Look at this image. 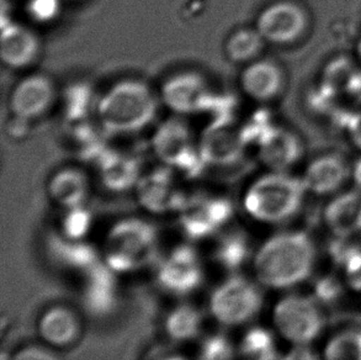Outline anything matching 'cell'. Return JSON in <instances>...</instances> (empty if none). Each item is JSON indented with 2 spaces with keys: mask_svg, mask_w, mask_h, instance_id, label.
<instances>
[{
  "mask_svg": "<svg viewBox=\"0 0 361 360\" xmlns=\"http://www.w3.org/2000/svg\"><path fill=\"white\" fill-rule=\"evenodd\" d=\"M306 193L301 178L288 172L269 171L249 185L243 196V208L250 217L260 222H281L301 209Z\"/></svg>",
  "mask_w": 361,
  "mask_h": 360,
  "instance_id": "obj_3",
  "label": "cell"
},
{
  "mask_svg": "<svg viewBox=\"0 0 361 360\" xmlns=\"http://www.w3.org/2000/svg\"><path fill=\"white\" fill-rule=\"evenodd\" d=\"M99 125L109 135H131L146 128L157 114L151 88L136 79L114 84L97 102Z\"/></svg>",
  "mask_w": 361,
  "mask_h": 360,
  "instance_id": "obj_2",
  "label": "cell"
},
{
  "mask_svg": "<svg viewBox=\"0 0 361 360\" xmlns=\"http://www.w3.org/2000/svg\"><path fill=\"white\" fill-rule=\"evenodd\" d=\"M158 284L171 294L184 296L200 287L204 272L195 249L179 246L161 260L157 270Z\"/></svg>",
  "mask_w": 361,
  "mask_h": 360,
  "instance_id": "obj_11",
  "label": "cell"
},
{
  "mask_svg": "<svg viewBox=\"0 0 361 360\" xmlns=\"http://www.w3.org/2000/svg\"><path fill=\"white\" fill-rule=\"evenodd\" d=\"M98 162L99 176L106 189L114 193H123L136 188L142 174L135 157L109 151L105 152Z\"/></svg>",
  "mask_w": 361,
  "mask_h": 360,
  "instance_id": "obj_21",
  "label": "cell"
},
{
  "mask_svg": "<svg viewBox=\"0 0 361 360\" xmlns=\"http://www.w3.org/2000/svg\"><path fill=\"white\" fill-rule=\"evenodd\" d=\"M248 239L240 232H231L221 237L214 251V258L221 268L228 272H235L248 259Z\"/></svg>",
  "mask_w": 361,
  "mask_h": 360,
  "instance_id": "obj_26",
  "label": "cell"
},
{
  "mask_svg": "<svg viewBox=\"0 0 361 360\" xmlns=\"http://www.w3.org/2000/svg\"><path fill=\"white\" fill-rule=\"evenodd\" d=\"M146 360H186V358L171 349L154 348L147 354Z\"/></svg>",
  "mask_w": 361,
  "mask_h": 360,
  "instance_id": "obj_38",
  "label": "cell"
},
{
  "mask_svg": "<svg viewBox=\"0 0 361 360\" xmlns=\"http://www.w3.org/2000/svg\"><path fill=\"white\" fill-rule=\"evenodd\" d=\"M233 354V347L228 338L222 335H212L202 342L200 360H230Z\"/></svg>",
  "mask_w": 361,
  "mask_h": 360,
  "instance_id": "obj_33",
  "label": "cell"
},
{
  "mask_svg": "<svg viewBox=\"0 0 361 360\" xmlns=\"http://www.w3.org/2000/svg\"><path fill=\"white\" fill-rule=\"evenodd\" d=\"M243 360H276L274 337L264 328H253L244 335L240 344Z\"/></svg>",
  "mask_w": 361,
  "mask_h": 360,
  "instance_id": "obj_29",
  "label": "cell"
},
{
  "mask_svg": "<svg viewBox=\"0 0 361 360\" xmlns=\"http://www.w3.org/2000/svg\"><path fill=\"white\" fill-rule=\"evenodd\" d=\"M49 254L61 267L87 272L99 263L98 252L83 241H73L61 236H52L49 242Z\"/></svg>",
  "mask_w": 361,
  "mask_h": 360,
  "instance_id": "obj_24",
  "label": "cell"
},
{
  "mask_svg": "<svg viewBox=\"0 0 361 360\" xmlns=\"http://www.w3.org/2000/svg\"><path fill=\"white\" fill-rule=\"evenodd\" d=\"M158 234L141 219H125L110 229L104 242V263L116 274L145 268L156 259Z\"/></svg>",
  "mask_w": 361,
  "mask_h": 360,
  "instance_id": "obj_4",
  "label": "cell"
},
{
  "mask_svg": "<svg viewBox=\"0 0 361 360\" xmlns=\"http://www.w3.org/2000/svg\"><path fill=\"white\" fill-rule=\"evenodd\" d=\"M97 102H94L92 89L82 84L74 85L69 89L64 97V112L67 120L80 124L90 110L97 107Z\"/></svg>",
  "mask_w": 361,
  "mask_h": 360,
  "instance_id": "obj_30",
  "label": "cell"
},
{
  "mask_svg": "<svg viewBox=\"0 0 361 360\" xmlns=\"http://www.w3.org/2000/svg\"><path fill=\"white\" fill-rule=\"evenodd\" d=\"M201 325L202 318L200 312L190 305H181L166 316L164 327L171 340L186 342L194 340L200 333Z\"/></svg>",
  "mask_w": 361,
  "mask_h": 360,
  "instance_id": "obj_27",
  "label": "cell"
},
{
  "mask_svg": "<svg viewBox=\"0 0 361 360\" xmlns=\"http://www.w3.org/2000/svg\"><path fill=\"white\" fill-rule=\"evenodd\" d=\"M311 18L307 9L295 0H278L258 15L255 29L267 44L291 46L307 34Z\"/></svg>",
  "mask_w": 361,
  "mask_h": 360,
  "instance_id": "obj_7",
  "label": "cell"
},
{
  "mask_svg": "<svg viewBox=\"0 0 361 360\" xmlns=\"http://www.w3.org/2000/svg\"><path fill=\"white\" fill-rule=\"evenodd\" d=\"M93 217L85 206L67 210L62 221V236L73 241H82L92 229Z\"/></svg>",
  "mask_w": 361,
  "mask_h": 360,
  "instance_id": "obj_32",
  "label": "cell"
},
{
  "mask_svg": "<svg viewBox=\"0 0 361 360\" xmlns=\"http://www.w3.org/2000/svg\"><path fill=\"white\" fill-rule=\"evenodd\" d=\"M341 290V285L333 277L322 279L316 287V292L323 301H332L336 297L339 296Z\"/></svg>",
  "mask_w": 361,
  "mask_h": 360,
  "instance_id": "obj_37",
  "label": "cell"
},
{
  "mask_svg": "<svg viewBox=\"0 0 361 360\" xmlns=\"http://www.w3.org/2000/svg\"><path fill=\"white\" fill-rule=\"evenodd\" d=\"M84 274L85 306L95 315H106L116 305V272L99 262Z\"/></svg>",
  "mask_w": 361,
  "mask_h": 360,
  "instance_id": "obj_20",
  "label": "cell"
},
{
  "mask_svg": "<svg viewBox=\"0 0 361 360\" xmlns=\"http://www.w3.org/2000/svg\"><path fill=\"white\" fill-rule=\"evenodd\" d=\"M39 54V37L34 31L14 21L1 24L0 57L5 66L11 69L29 67Z\"/></svg>",
  "mask_w": 361,
  "mask_h": 360,
  "instance_id": "obj_17",
  "label": "cell"
},
{
  "mask_svg": "<svg viewBox=\"0 0 361 360\" xmlns=\"http://www.w3.org/2000/svg\"><path fill=\"white\" fill-rule=\"evenodd\" d=\"M324 217L328 227L339 237H348L361 231L360 190L338 195L328 205Z\"/></svg>",
  "mask_w": 361,
  "mask_h": 360,
  "instance_id": "obj_22",
  "label": "cell"
},
{
  "mask_svg": "<svg viewBox=\"0 0 361 360\" xmlns=\"http://www.w3.org/2000/svg\"><path fill=\"white\" fill-rule=\"evenodd\" d=\"M326 360H361V331L344 332L333 338L326 349Z\"/></svg>",
  "mask_w": 361,
  "mask_h": 360,
  "instance_id": "obj_31",
  "label": "cell"
},
{
  "mask_svg": "<svg viewBox=\"0 0 361 360\" xmlns=\"http://www.w3.org/2000/svg\"><path fill=\"white\" fill-rule=\"evenodd\" d=\"M352 178L357 185V190L361 191V158L352 166Z\"/></svg>",
  "mask_w": 361,
  "mask_h": 360,
  "instance_id": "obj_40",
  "label": "cell"
},
{
  "mask_svg": "<svg viewBox=\"0 0 361 360\" xmlns=\"http://www.w3.org/2000/svg\"><path fill=\"white\" fill-rule=\"evenodd\" d=\"M61 8V0H29L26 13L35 23L49 24L59 18Z\"/></svg>",
  "mask_w": 361,
  "mask_h": 360,
  "instance_id": "obj_34",
  "label": "cell"
},
{
  "mask_svg": "<svg viewBox=\"0 0 361 360\" xmlns=\"http://www.w3.org/2000/svg\"><path fill=\"white\" fill-rule=\"evenodd\" d=\"M361 68L355 59L337 57L328 62L323 69L322 82L329 90L336 92L339 97H347L349 89L352 88L354 80L360 73Z\"/></svg>",
  "mask_w": 361,
  "mask_h": 360,
  "instance_id": "obj_28",
  "label": "cell"
},
{
  "mask_svg": "<svg viewBox=\"0 0 361 360\" xmlns=\"http://www.w3.org/2000/svg\"><path fill=\"white\" fill-rule=\"evenodd\" d=\"M257 147L260 162L275 172H288L302 160L305 153L301 137L286 127H271Z\"/></svg>",
  "mask_w": 361,
  "mask_h": 360,
  "instance_id": "obj_14",
  "label": "cell"
},
{
  "mask_svg": "<svg viewBox=\"0 0 361 360\" xmlns=\"http://www.w3.org/2000/svg\"><path fill=\"white\" fill-rule=\"evenodd\" d=\"M352 285L354 287H357V289H360L361 287V274H357L355 277H352Z\"/></svg>",
  "mask_w": 361,
  "mask_h": 360,
  "instance_id": "obj_42",
  "label": "cell"
},
{
  "mask_svg": "<svg viewBox=\"0 0 361 360\" xmlns=\"http://www.w3.org/2000/svg\"><path fill=\"white\" fill-rule=\"evenodd\" d=\"M283 360H317V358L306 347H298L290 352Z\"/></svg>",
  "mask_w": 361,
  "mask_h": 360,
  "instance_id": "obj_39",
  "label": "cell"
},
{
  "mask_svg": "<svg viewBox=\"0 0 361 360\" xmlns=\"http://www.w3.org/2000/svg\"><path fill=\"white\" fill-rule=\"evenodd\" d=\"M161 95L168 109L183 116L207 112L216 94L201 74L180 72L166 79Z\"/></svg>",
  "mask_w": 361,
  "mask_h": 360,
  "instance_id": "obj_9",
  "label": "cell"
},
{
  "mask_svg": "<svg viewBox=\"0 0 361 360\" xmlns=\"http://www.w3.org/2000/svg\"><path fill=\"white\" fill-rule=\"evenodd\" d=\"M345 131L353 146L357 147L361 151V110L349 114L345 124Z\"/></svg>",
  "mask_w": 361,
  "mask_h": 360,
  "instance_id": "obj_36",
  "label": "cell"
},
{
  "mask_svg": "<svg viewBox=\"0 0 361 360\" xmlns=\"http://www.w3.org/2000/svg\"><path fill=\"white\" fill-rule=\"evenodd\" d=\"M355 61L359 64V67L361 68V37L357 40V46H355Z\"/></svg>",
  "mask_w": 361,
  "mask_h": 360,
  "instance_id": "obj_41",
  "label": "cell"
},
{
  "mask_svg": "<svg viewBox=\"0 0 361 360\" xmlns=\"http://www.w3.org/2000/svg\"><path fill=\"white\" fill-rule=\"evenodd\" d=\"M136 191L138 203L152 214L180 211L188 199L179 189L176 176L168 166L141 176Z\"/></svg>",
  "mask_w": 361,
  "mask_h": 360,
  "instance_id": "obj_12",
  "label": "cell"
},
{
  "mask_svg": "<svg viewBox=\"0 0 361 360\" xmlns=\"http://www.w3.org/2000/svg\"><path fill=\"white\" fill-rule=\"evenodd\" d=\"M233 215V206L225 198H188L179 211V224L186 237L202 239L224 227Z\"/></svg>",
  "mask_w": 361,
  "mask_h": 360,
  "instance_id": "obj_10",
  "label": "cell"
},
{
  "mask_svg": "<svg viewBox=\"0 0 361 360\" xmlns=\"http://www.w3.org/2000/svg\"><path fill=\"white\" fill-rule=\"evenodd\" d=\"M285 73L280 64L271 59H255L247 64L240 74L242 92L254 102H273L285 88Z\"/></svg>",
  "mask_w": 361,
  "mask_h": 360,
  "instance_id": "obj_16",
  "label": "cell"
},
{
  "mask_svg": "<svg viewBox=\"0 0 361 360\" xmlns=\"http://www.w3.org/2000/svg\"><path fill=\"white\" fill-rule=\"evenodd\" d=\"M352 178V166L338 153H327L308 162L301 176L310 193L331 195L337 193Z\"/></svg>",
  "mask_w": 361,
  "mask_h": 360,
  "instance_id": "obj_15",
  "label": "cell"
},
{
  "mask_svg": "<svg viewBox=\"0 0 361 360\" xmlns=\"http://www.w3.org/2000/svg\"><path fill=\"white\" fill-rule=\"evenodd\" d=\"M316 251L302 232L276 234L259 248L253 268L259 282L269 287H293L312 272Z\"/></svg>",
  "mask_w": 361,
  "mask_h": 360,
  "instance_id": "obj_1",
  "label": "cell"
},
{
  "mask_svg": "<svg viewBox=\"0 0 361 360\" xmlns=\"http://www.w3.org/2000/svg\"><path fill=\"white\" fill-rule=\"evenodd\" d=\"M49 198L63 209H73L85 204L89 195V181L77 168H63L56 172L49 181Z\"/></svg>",
  "mask_w": 361,
  "mask_h": 360,
  "instance_id": "obj_23",
  "label": "cell"
},
{
  "mask_svg": "<svg viewBox=\"0 0 361 360\" xmlns=\"http://www.w3.org/2000/svg\"><path fill=\"white\" fill-rule=\"evenodd\" d=\"M263 304L257 285L242 277H232L211 294L210 312L216 321L227 327L243 325L258 313Z\"/></svg>",
  "mask_w": 361,
  "mask_h": 360,
  "instance_id": "obj_5",
  "label": "cell"
},
{
  "mask_svg": "<svg viewBox=\"0 0 361 360\" xmlns=\"http://www.w3.org/2000/svg\"><path fill=\"white\" fill-rule=\"evenodd\" d=\"M152 148L166 166L184 172L186 176L199 174L201 168L197 167L206 163L194 143L190 128L180 119L166 120L157 128Z\"/></svg>",
  "mask_w": 361,
  "mask_h": 360,
  "instance_id": "obj_6",
  "label": "cell"
},
{
  "mask_svg": "<svg viewBox=\"0 0 361 360\" xmlns=\"http://www.w3.org/2000/svg\"><path fill=\"white\" fill-rule=\"evenodd\" d=\"M274 323L288 341L305 344L317 337L323 326V317L310 299L288 296L275 307Z\"/></svg>",
  "mask_w": 361,
  "mask_h": 360,
  "instance_id": "obj_8",
  "label": "cell"
},
{
  "mask_svg": "<svg viewBox=\"0 0 361 360\" xmlns=\"http://www.w3.org/2000/svg\"><path fill=\"white\" fill-rule=\"evenodd\" d=\"M265 44L267 41L255 28H240L226 40V57L233 64H252L260 59Z\"/></svg>",
  "mask_w": 361,
  "mask_h": 360,
  "instance_id": "obj_25",
  "label": "cell"
},
{
  "mask_svg": "<svg viewBox=\"0 0 361 360\" xmlns=\"http://www.w3.org/2000/svg\"><path fill=\"white\" fill-rule=\"evenodd\" d=\"M37 330L46 344L56 348H68L82 336V322L72 308L56 305L39 316Z\"/></svg>",
  "mask_w": 361,
  "mask_h": 360,
  "instance_id": "obj_18",
  "label": "cell"
},
{
  "mask_svg": "<svg viewBox=\"0 0 361 360\" xmlns=\"http://www.w3.org/2000/svg\"><path fill=\"white\" fill-rule=\"evenodd\" d=\"M244 146L242 135L231 131L228 125H212L202 136L199 151L206 164L231 166L240 160Z\"/></svg>",
  "mask_w": 361,
  "mask_h": 360,
  "instance_id": "obj_19",
  "label": "cell"
},
{
  "mask_svg": "<svg viewBox=\"0 0 361 360\" xmlns=\"http://www.w3.org/2000/svg\"><path fill=\"white\" fill-rule=\"evenodd\" d=\"M54 99V80L44 74H31L21 79L10 92L9 110L14 119L30 122L44 116Z\"/></svg>",
  "mask_w": 361,
  "mask_h": 360,
  "instance_id": "obj_13",
  "label": "cell"
},
{
  "mask_svg": "<svg viewBox=\"0 0 361 360\" xmlns=\"http://www.w3.org/2000/svg\"><path fill=\"white\" fill-rule=\"evenodd\" d=\"M10 360H61L59 356L54 354L42 347L29 346L21 348L15 353Z\"/></svg>",
  "mask_w": 361,
  "mask_h": 360,
  "instance_id": "obj_35",
  "label": "cell"
}]
</instances>
